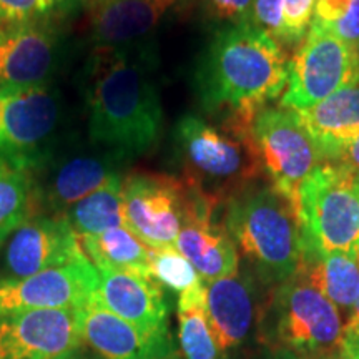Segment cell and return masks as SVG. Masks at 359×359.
<instances>
[{
	"label": "cell",
	"instance_id": "obj_1",
	"mask_svg": "<svg viewBox=\"0 0 359 359\" xmlns=\"http://www.w3.org/2000/svg\"><path fill=\"white\" fill-rule=\"evenodd\" d=\"M83 95L93 147L127 161L154 150L163 109L145 47L95 48L85 65Z\"/></svg>",
	"mask_w": 359,
	"mask_h": 359
},
{
	"label": "cell",
	"instance_id": "obj_2",
	"mask_svg": "<svg viewBox=\"0 0 359 359\" xmlns=\"http://www.w3.org/2000/svg\"><path fill=\"white\" fill-rule=\"evenodd\" d=\"M288 69L283 45L259 27L226 25L201 53L195 92L217 122L251 127L258 111L283 95Z\"/></svg>",
	"mask_w": 359,
	"mask_h": 359
},
{
	"label": "cell",
	"instance_id": "obj_3",
	"mask_svg": "<svg viewBox=\"0 0 359 359\" xmlns=\"http://www.w3.org/2000/svg\"><path fill=\"white\" fill-rule=\"evenodd\" d=\"M223 224L266 288L298 271L303 233L294 203L269 183H253L223 205Z\"/></svg>",
	"mask_w": 359,
	"mask_h": 359
},
{
	"label": "cell",
	"instance_id": "obj_4",
	"mask_svg": "<svg viewBox=\"0 0 359 359\" xmlns=\"http://www.w3.org/2000/svg\"><path fill=\"white\" fill-rule=\"evenodd\" d=\"M173 154L183 182L219 205L263 175L251 127H236L187 114L173 132Z\"/></svg>",
	"mask_w": 359,
	"mask_h": 359
},
{
	"label": "cell",
	"instance_id": "obj_5",
	"mask_svg": "<svg viewBox=\"0 0 359 359\" xmlns=\"http://www.w3.org/2000/svg\"><path fill=\"white\" fill-rule=\"evenodd\" d=\"M341 313L303 268L273 288L262 321V344L288 348L302 359L343 346Z\"/></svg>",
	"mask_w": 359,
	"mask_h": 359
},
{
	"label": "cell",
	"instance_id": "obj_6",
	"mask_svg": "<svg viewBox=\"0 0 359 359\" xmlns=\"http://www.w3.org/2000/svg\"><path fill=\"white\" fill-rule=\"evenodd\" d=\"M358 175L336 163H321L298 191L303 253L326 255L359 246Z\"/></svg>",
	"mask_w": 359,
	"mask_h": 359
},
{
	"label": "cell",
	"instance_id": "obj_7",
	"mask_svg": "<svg viewBox=\"0 0 359 359\" xmlns=\"http://www.w3.org/2000/svg\"><path fill=\"white\" fill-rule=\"evenodd\" d=\"M62 98L52 85L0 92V167L35 173L57 154Z\"/></svg>",
	"mask_w": 359,
	"mask_h": 359
},
{
	"label": "cell",
	"instance_id": "obj_8",
	"mask_svg": "<svg viewBox=\"0 0 359 359\" xmlns=\"http://www.w3.org/2000/svg\"><path fill=\"white\" fill-rule=\"evenodd\" d=\"M359 83V53L311 20L290 60L288 83L280 105L303 111L339 90Z\"/></svg>",
	"mask_w": 359,
	"mask_h": 359
},
{
	"label": "cell",
	"instance_id": "obj_9",
	"mask_svg": "<svg viewBox=\"0 0 359 359\" xmlns=\"http://www.w3.org/2000/svg\"><path fill=\"white\" fill-rule=\"evenodd\" d=\"M251 132L269 185L296 206L302 183L323 163L302 116L281 105L264 107L255 116Z\"/></svg>",
	"mask_w": 359,
	"mask_h": 359
},
{
	"label": "cell",
	"instance_id": "obj_10",
	"mask_svg": "<svg viewBox=\"0 0 359 359\" xmlns=\"http://www.w3.org/2000/svg\"><path fill=\"white\" fill-rule=\"evenodd\" d=\"M266 286L250 266L206 283V314L223 359H251L262 344Z\"/></svg>",
	"mask_w": 359,
	"mask_h": 359
},
{
	"label": "cell",
	"instance_id": "obj_11",
	"mask_svg": "<svg viewBox=\"0 0 359 359\" xmlns=\"http://www.w3.org/2000/svg\"><path fill=\"white\" fill-rule=\"evenodd\" d=\"M93 147V145H92ZM128 161L109 150L93 147L74 154H55L34 177L35 213L65 215L93 191L123 177Z\"/></svg>",
	"mask_w": 359,
	"mask_h": 359
},
{
	"label": "cell",
	"instance_id": "obj_12",
	"mask_svg": "<svg viewBox=\"0 0 359 359\" xmlns=\"http://www.w3.org/2000/svg\"><path fill=\"white\" fill-rule=\"evenodd\" d=\"M190 188L182 178L133 173L123 178L125 226L148 248L175 246Z\"/></svg>",
	"mask_w": 359,
	"mask_h": 359
},
{
	"label": "cell",
	"instance_id": "obj_13",
	"mask_svg": "<svg viewBox=\"0 0 359 359\" xmlns=\"http://www.w3.org/2000/svg\"><path fill=\"white\" fill-rule=\"evenodd\" d=\"M98 271L87 255L27 278L0 275V316L32 309H79L97 302Z\"/></svg>",
	"mask_w": 359,
	"mask_h": 359
},
{
	"label": "cell",
	"instance_id": "obj_14",
	"mask_svg": "<svg viewBox=\"0 0 359 359\" xmlns=\"http://www.w3.org/2000/svg\"><path fill=\"white\" fill-rule=\"evenodd\" d=\"M60 62V34L50 19L0 24V92L50 85Z\"/></svg>",
	"mask_w": 359,
	"mask_h": 359
},
{
	"label": "cell",
	"instance_id": "obj_15",
	"mask_svg": "<svg viewBox=\"0 0 359 359\" xmlns=\"http://www.w3.org/2000/svg\"><path fill=\"white\" fill-rule=\"evenodd\" d=\"M83 344L80 308L0 316V359H67Z\"/></svg>",
	"mask_w": 359,
	"mask_h": 359
},
{
	"label": "cell",
	"instance_id": "obj_16",
	"mask_svg": "<svg viewBox=\"0 0 359 359\" xmlns=\"http://www.w3.org/2000/svg\"><path fill=\"white\" fill-rule=\"evenodd\" d=\"M6 243L2 264L11 278L34 276L85 257L80 238L65 215H34Z\"/></svg>",
	"mask_w": 359,
	"mask_h": 359
},
{
	"label": "cell",
	"instance_id": "obj_17",
	"mask_svg": "<svg viewBox=\"0 0 359 359\" xmlns=\"http://www.w3.org/2000/svg\"><path fill=\"white\" fill-rule=\"evenodd\" d=\"M218 208H223V205L190 188L182 228L175 243V248L193 264L205 283L231 276L240 268L235 241L223 222L215 218Z\"/></svg>",
	"mask_w": 359,
	"mask_h": 359
},
{
	"label": "cell",
	"instance_id": "obj_18",
	"mask_svg": "<svg viewBox=\"0 0 359 359\" xmlns=\"http://www.w3.org/2000/svg\"><path fill=\"white\" fill-rule=\"evenodd\" d=\"M97 303L145 334L160 336L170 331V303L165 288L154 276L97 269Z\"/></svg>",
	"mask_w": 359,
	"mask_h": 359
},
{
	"label": "cell",
	"instance_id": "obj_19",
	"mask_svg": "<svg viewBox=\"0 0 359 359\" xmlns=\"http://www.w3.org/2000/svg\"><path fill=\"white\" fill-rule=\"evenodd\" d=\"M180 0H90V37L95 48H135L155 32Z\"/></svg>",
	"mask_w": 359,
	"mask_h": 359
},
{
	"label": "cell",
	"instance_id": "obj_20",
	"mask_svg": "<svg viewBox=\"0 0 359 359\" xmlns=\"http://www.w3.org/2000/svg\"><path fill=\"white\" fill-rule=\"evenodd\" d=\"M80 333L83 343L103 359H154L177 346L172 333L145 334L97 302L80 308Z\"/></svg>",
	"mask_w": 359,
	"mask_h": 359
},
{
	"label": "cell",
	"instance_id": "obj_21",
	"mask_svg": "<svg viewBox=\"0 0 359 359\" xmlns=\"http://www.w3.org/2000/svg\"><path fill=\"white\" fill-rule=\"evenodd\" d=\"M298 114L320 150L323 163H333L344 145L359 135V83Z\"/></svg>",
	"mask_w": 359,
	"mask_h": 359
},
{
	"label": "cell",
	"instance_id": "obj_22",
	"mask_svg": "<svg viewBox=\"0 0 359 359\" xmlns=\"http://www.w3.org/2000/svg\"><path fill=\"white\" fill-rule=\"evenodd\" d=\"M299 268L339 313H348V316L353 313L359 298V246L326 255L303 253Z\"/></svg>",
	"mask_w": 359,
	"mask_h": 359
},
{
	"label": "cell",
	"instance_id": "obj_23",
	"mask_svg": "<svg viewBox=\"0 0 359 359\" xmlns=\"http://www.w3.org/2000/svg\"><path fill=\"white\" fill-rule=\"evenodd\" d=\"M80 243L97 269H116L151 276L148 246L128 228L118 226L100 235L82 236Z\"/></svg>",
	"mask_w": 359,
	"mask_h": 359
},
{
	"label": "cell",
	"instance_id": "obj_24",
	"mask_svg": "<svg viewBox=\"0 0 359 359\" xmlns=\"http://www.w3.org/2000/svg\"><path fill=\"white\" fill-rule=\"evenodd\" d=\"M178 349L185 359H223L206 314V283L178 296Z\"/></svg>",
	"mask_w": 359,
	"mask_h": 359
},
{
	"label": "cell",
	"instance_id": "obj_25",
	"mask_svg": "<svg viewBox=\"0 0 359 359\" xmlns=\"http://www.w3.org/2000/svg\"><path fill=\"white\" fill-rule=\"evenodd\" d=\"M65 218L79 238L100 235L111 228L125 226L123 177L111 180L109 185L80 200L65 213Z\"/></svg>",
	"mask_w": 359,
	"mask_h": 359
},
{
	"label": "cell",
	"instance_id": "obj_26",
	"mask_svg": "<svg viewBox=\"0 0 359 359\" xmlns=\"http://www.w3.org/2000/svg\"><path fill=\"white\" fill-rule=\"evenodd\" d=\"M34 215L32 173L0 167V246Z\"/></svg>",
	"mask_w": 359,
	"mask_h": 359
},
{
	"label": "cell",
	"instance_id": "obj_27",
	"mask_svg": "<svg viewBox=\"0 0 359 359\" xmlns=\"http://www.w3.org/2000/svg\"><path fill=\"white\" fill-rule=\"evenodd\" d=\"M148 253H150L151 276L165 290L173 291L180 296L205 285L193 264L175 246L148 248Z\"/></svg>",
	"mask_w": 359,
	"mask_h": 359
},
{
	"label": "cell",
	"instance_id": "obj_28",
	"mask_svg": "<svg viewBox=\"0 0 359 359\" xmlns=\"http://www.w3.org/2000/svg\"><path fill=\"white\" fill-rule=\"evenodd\" d=\"M316 0H283L285 20V45H299L306 37L314 13Z\"/></svg>",
	"mask_w": 359,
	"mask_h": 359
},
{
	"label": "cell",
	"instance_id": "obj_29",
	"mask_svg": "<svg viewBox=\"0 0 359 359\" xmlns=\"http://www.w3.org/2000/svg\"><path fill=\"white\" fill-rule=\"evenodd\" d=\"M55 11L53 0H0V24L50 19Z\"/></svg>",
	"mask_w": 359,
	"mask_h": 359
},
{
	"label": "cell",
	"instance_id": "obj_30",
	"mask_svg": "<svg viewBox=\"0 0 359 359\" xmlns=\"http://www.w3.org/2000/svg\"><path fill=\"white\" fill-rule=\"evenodd\" d=\"M198 2L212 19L224 22L226 25L253 24V0H198Z\"/></svg>",
	"mask_w": 359,
	"mask_h": 359
},
{
	"label": "cell",
	"instance_id": "obj_31",
	"mask_svg": "<svg viewBox=\"0 0 359 359\" xmlns=\"http://www.w3.org/2000/svg\"><path fill=\"white\" fill-rule=\"evenodd\" d=\"M253 24L283 43L285 40L283 0H253Z\"/></svg>",
	"mask_w": 359,
	"mask_h": 359
},
{
	"label": "cell",
	"instance_id": "obj_32",
	"mask_svg": "<svg viewBox=\"0 0 359 359\" xmlns=\"http://www.w3.org/2000/svg\"><path fill=\"white\" fill-rule=\"evenodd\" d=\"M323 27L359 53V0H351L339 19Z\"/></svg>",
	"mask_w": 359,
	"mask_h": 359
},
{
	"label": "cell",
	"instance_id": "obj_33",
	"mask_svg": "<svg viewBox=\"0 0 359 359\" xmlns=\"http://www.w3.org/2000/svg\"><path fill=\"white\" fill-rule=\"evenodd\" d=\"M333 163L348 168L354 175H359V135L356 138H353L348 145H344Z\"/></svg>",
	"mask_w": 359,
	"mask_h": 359
},
{
	"label": "cell",
	"instance_id": "obj_34",
	"mask_svg": "<svg viewBox=\"0 0 359 359\" xmlns=\"http://www.w3.org/2000/svg\"><path fill=\"white\" fill-rule=\"evenodd\" d=\"M251 359H302V356L288 348L266 346V344H263Z\"/></svg>",
	"mask_w": 359,
	"mask_h": 359
},
{
	"label": "cell",
	"instance_id": "obj_35",
	"mask_svg": "<svg viewBox=\"0 0 359 359\" xmlns=\"http://www.w3.org/2000/svg\"><path fill=\"white\" fill-rule=\"evenodd\" d=\"M341 351L346 359H359V336H344Z\"/></svg>",
	"mask_w": 359,
	"mask_h": 359
},
{
	"label": "cell",
	"instance_id": "obj_36",
	"mask_svg": "<svg viewBox=\"0 0 359 359\" xmlns=\"http://www.w3.org/2000/svg\"><path fill=\"white\" fill-rule=\"evenodd\" d=\"M344 336H359V298L356 302V306H354L353 313L348 316L346 325L343 327Z\"/></svg>",
	"mask_w": 359,
	"mask_h": 359
},
{
	"label": "cell",
	"instance_id": "obj_37",
	"mask_svg": "<svg viewBox=\"0 0 359 359\" xmlns=\"http://www.w3.org/2000/svg\"><path fill=\"white\" fill-rule=\"evenodd\" d=\"M53 4H55L57 11H62V12H67V11H72V8H77L79 6H83V4H90V0H53Z\"/></svg>",
	"mask_w": 359,
	"mask_h": 359
},
{
	"label": "cell",
	"instance_id": "obj_38",
	"mask_svg": "<svg viewBox=\"0 0 359 359\" xmlns=\"http://www.w3.org/2000/svg\"><path fill=\"white\" fill-rule=\"evenodd\" d=\"M67 359H103V358L98 356L97 353H93L92 349L87 346V344H83L82 348H79L77 351H75L74 354H70Z\"/></svg>",
	"mask_w": 359,
	"mask_h": 359
},
{
	"label": "cell",
	"instance_id": "obj_39",
	"mask_svg": "<svg viewBox=\"0 0 359 359\" xmlns=\"http://www.w3.org/2000/svg\"><path fill=\"white\" fill-rule=\"evenodd\" d=\"M154 359H185V358L182 356V353H180L178 344H177V346H173L172 349H168V351L158 354V356H155Z\"/></svg>",
	"mask_w": 359,
	"mask_h": 359
},
{
	"label": "cell",
	"instance_id": "obj_40",
	"mask_svg": "<svg viewBox=\"0 0 359 359\" xmlns=\"http://www.w3.org/2000/svg\"><path fill=\"white\" fill-rule=\"evenodd\" d=\"M306 359H346V356H344L341 349H338V351L320 354V356H313V358H306Z\"/></svg>",
	"mask_w": 359,
	"mask_h": 359
},
{
	"label": "cell",
	"instance_id": "obj_41",
	"mask_svg": "<svg viewBox=\"0 0 359 359\" xmlns=\"http://www.w3.org/2000/svg\"><path fill=\"white\" fill-rule=\"evenodd\" d=\"M356 180H358V190H359V175H358V178H356Z\"/></svg>",
	"mask_w": 359,
	"mask_h": 359
}]
</instances>
